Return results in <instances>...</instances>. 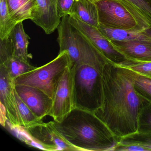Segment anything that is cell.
<instances>
[{
	"instance_id": "1",
	"label": "cell",
	"mask_w": 151,
	"mask_h": 151,
	"mask_svg": "<svg viewBox=\"0 0 151 151\" xmlns=\"http://www.w3.org/2000/svg\"><path fill=\"white\" fill-rule=\"evenodd\" d=\"M148 103L136 92L130 70L111 63L106 64L101 105L93 113L117 139L137 132L139 113Z\"/></svg>"
},
{
	"instance_id": "2",
	"label": "cell",
	"mask_w": 151,
	"mask_h": 151,
	"mask_svg": "<svg viewBox=\"0 0 151 151\" xmlns=\"http://www.w3.org/2000/svg\"><path fill=\"white\" fill-rule=\"evenodd\" d=\"M57 131L78 151H112L119 139L93 112L75 108L61 122Z\"/></svg>"
},
{
	"instance_id": "3",
	"label": "cell",
	"mask_w": 151,
	"mask_h": 151,
	"mask_svg": "<svg viewBox=\"0 0 151 151\" xmlns=\"http://www.w3.org/2000/svg\"><path fill=\"white\" fill-rule=\"evenodd\" d=\"M70 15L64 16L57 29L60 52L66 51L71 68L82 64L105 66L110 63L89 40L70 22Z\"/></svg>"
},
{
	"instance_id": "4",
	"label": "cell",
	"mask_w": 151,
	"mask_h": 151,
	"mask_svg": "<svg viewBox=\"0 0 151 151\" xmlns=\"http://www.w3.org/2000/svg\"><path fill=\"white\" fill-rule=\"evenodd\" d=\"M105 66L85 64L71 68L73 71L75 108L94 113L100 107Z\"/></svg>"
},
{
	"instance_id": "5",
	"label": "cell",
	"mask_w": 151,
	"mask_h": 151,
	"mask_svg": "<svg viewBox=\"0 0 151 151\" xmlns=\"http://www.w3.org/2000/svg\"><path fill=\"white\" fill-rule=\"evenodd\" d=\"M70 64L68 52L63 51L45 65L15 78L14 83L15 85H23L38 88L52 98L59 81Z\"/></svg>"
},
{
	"instance_id": "6",
	"label": "cell",
	"mask_w": 151,
	"mask_h": 151,
	"mask_svg": "<svg viewBox=\"0 0 151 151\" xmlns=\"http://www.w3.org/2000/svg\"><path fill=\"white\" fill-rule=\"evenodd\" d=\"M94 3L98 9L99 24L123 30L145 29L136 17L118 0H99Z\"/></svg>"
},
{
	"instance_id": "7",
	"label": "cell",
	"mask_w": 151,
	"mask_h": 151,
	"mask_svg": "<svg viewBox=\"0 0 151 151\" xmlns=\"http://www.w3.org/2000/svg\"><path fill=\"white\" fill-rule=\"evenodd\" d=\"M22 127L36 144L37 148L47 151H78L59 133L52 121L42 122L27 128Z\"/></svg>"
},
{
	"instance_id": "8",
	"label": "cell",
	"mask_w": 151,
	"mask_h": 151,
	"mask_svg": "<svg viewBox=\"0 0 151 151\" xmlns=\"http://www.w3.org/2000/svg\"><path fill=\"white\" fill-rule=\"evenodd\" d=\"M49 116L54 121L61 122L75 109L73 71L70 64L67 67L56 86Z\"/></svg>"
},
{
	"instance_id": "9",
	"label": "cell",
	"mask_w": 151,
	"mask_h": 151,
	"mask_svg": "<svg viewBox=\"0 0 151 151\" xmlns=\"http://www.w3.org/2000/svg\"><path fill=\"white\" fill-rule=\"evenodd\" d=\"M69 21L110 63L119 65L127 60L124 55L114 47L98 28L85 23L74 16H70Z\"/></svg>"
},
{
	"instance_id": "10",
	"label": "cell",
	"mask_w": 151,
	"mask_h": 151,
	"mask_svg": "<svg viewBox=\"0 0 151 151\" xmlns=\"http://www.w3.org/2000/svg\"><path fill=\"white\" fill-rule=\"evenodd\" d=\"M15 90L22 100L39 118L49 116L52 99L38 88L23 85H15Z\"/></svg>"
},
{
	"instance_id": "11",
	"label": "cell",
	"mask_w": 151,
	"mask_h": 151,
	"mask_svg": "<svg viewBox=\"0 0 151 151\" xmlns=\"http://www.w3.org/2000/svg\"><path fill=\"white\" fill-rule=\"evenodd\" d=\"M31 20L42 28L46 34L53 33L61 21L57 10L56 0H35Z\"/></svg>"
},
{
	"instance_id": "12",
	"label": "cell",
	"mask_w": 151,
	"mask_h": 151,
	"mask_svg": "<svg viewBox=\"0 0 151 151\" xmlns=\"http://www.w3.org/2000/svg\"><path fill=\"white\" fill-rule=\"evenodd\" d=\"M15 84L4 66L0 65V102L5 109L6 117L11 128L20 126V119L15 97Z\"/></svg>"
},
{
	"instance_id": "13",
	"label": "cell",
	"mask_w": 151,
	"mask_h": 151,
	"mask_svg": "<svg viewBox=\"0 0 151 151\" xmlns=\"http://www.w3.org/2000/svg\"><path fill=\"white\" fill-rule=\"evenodd\" d=\"M110 41L127 60L151 62V43L137 41Z\"/></svg>"
},
{
	"instance_id": "14",
	"label": "cell",
	"mask_w": 151,
	"mask_h": 151,
	"mask_svg": "<svg viewBox=\"0 0 151 151\" xmlns=\"http://www.w3.org/2000/svg\"><path fill=\"white\" fill-rule=\"evenodd\" d=\"M98 29L109 41H137L151 43V29L142 30L111 29L99 24Z\"/></svg>"
},
{
	"instance_id": "15",
	"label": "cell",
	"mask_w": 151,
	"mask_h": 151,
	"mask_svg": "<svg viewBox=\"0 0 151 151\" xmlns=\"http://www.w3.org/2000/svg\"><path fill=\"white\" fill-rule=\"evenodd\" d=\"M9 38L12 45L14 56L29 62V59L32 58L28 50L30 38L24 31L23 22L17 24Z\"/></svg>"
},
{
	"instance_id": "16",
	"label": "cell",
	"mask_w": 151,
	"mask_h": 151,
	"mask_svg": "<svg viewBox=\"0 0 151 151\" xmlns=\"http://www.w3.org/2000/svg\"><path fill=\"white\" fill-rule=\"evenodd\" d=\"M69 15L96 28L99 24L97 6L90 0H75Z\"/></svg>"
},
{
	"instance_id": "17",
	"label": "cell",
	"mask_w": 151,
	"mask_h": 151,
	"mask_svg": "<svg viewBox=\"0 0 151 151\" xmlns=\"http://www.w3.org/2000/svg\"><path fill=\"white\" fill-rule=\"evenodd\" d=\"M128 9L144 28L151 29V0H118Z\"/></svg>"
},
{
	"instance_id": "18",
	"label": "cell",
	"mask_w": 151,
	"mask_h": 151,
	"mask_svg": "<svg viewBox=\"0 0 151 151\" xmlns=\"http://www.w3.org/2000/svg\"><path fill=\"white\" fill-rule=\"evenodd\" d=\"M9 14L17 24L27 19H31L32 11L35 0H6Z\"/></svg>"
},
{
	"instance_id": "19",
	"label": "cell",
	"mask_w": 151,
	"mask_h": 151,
	"mask_svg": "<svg viewBox=\"0 0 151 151\" xmlns=\"http://www.w3.org/2000/svg\"><path fill=\"white\" fill-rule=\"evenodd\" d=\"M17 106L20 119V126L27 128L43 122V119L37 116L22 100L14 90Z\"/></svg>"
},
{
	"instance_id": "20",
	"label": "cell",
	"mask_w": 151,
	"mask_h": 151,
	"mask_svg": "<svg viewBox=\"0 0 151 151\" xmlns=\"http://www.w3.org/2000/svg\"><path fill=\"white\" fill-rule=\"evenodd\" d=\"M0 65L4 66L8 74L13 80L36 68L31 65L29 62L14 56L10 58L4 64Z\"/></svg>"
},
{
	"instance_id": "21",
	"label": "cell",
	"mask_w": 151,
	"mask_h": 151,
	"mask_svg": "<svg viewBox=\"0 0 151 151\" xmlns=\"http://www.w3.org/2000/svg\"><path fill=\"white\" fill-rule=\"evenodd\" d=\"M16 24L9 14L6 0H0V39L8 37Z\"/></svg>"
},
{
	"instance_id": "22",
	"label": "cell",
	"mask_w": 151,
	"mask_h": 151,
	"mask_svg": "<svg viewBox=\"0 0 151 151\" xmlns=\"http://www.w3.org/2000/svg\"><path fill=\"white\" fill-rule=\"evenodd\" d=\"M117 144L136 146L144 148L145 151H151V136L137 132L121 138Z\"/></svg>"
},
{
	"instance_id": "23",
	"label": "cell",
	"mask_w": 151,
	"mask_h": 151,
	"mask_svg": "<svg viewBox=\"0 0 151 151\" xmlns=\"http://www.w3.org/2000/svg\"><path fill=\"white\" fill-rule=\"evenodd\" d=\"M132 73L133 86L136 92L151 103V79L134 71H132Z\"/></svg>"
},
{
	"instance_id": "24",
	"label": "cell",
	"mask_w": 151,
	"mask_h": 151,
	"mask_svg": "<svg viewBox=\"0 0 151 151\" xmlns=\"http://www.w3.org/2000/svg\"><path fill=\"white\" fill-rule=\"evenodd\" d=\"M137 132L151 136V103L149 102L139 113Z\"/></svg>"
},
{
	"instance_id": "25",
	"label": "cell",
	"mask_w": 151,
	"mask_h": 151,
	"mask_svg": "<svg viewBox=\"0 0 151 151\" xmlns=\"http://www.w3.org/2000/svg\"><path fill=\"white\" fill-rule=\"evenodd\" d=\"M117 65L130 70L151 79V62L138 61L127 60Z\"/></svg>"
},
{
	"instance_id": "26",
	"label": "cell",
	"mask_w": 151,
	"mask_h": 151,
	"mask_svg": "<svg viewBox=\"0 0 151 151\" xmlns=\"http://www.w3.org/2000/svg\"><path fill=\"white\" fill-rule=\"evenodd\" d=\"M13 56V48L9 37L0 39V64H4Z\"/></svg>"
},
{
	"instance_id": "27",
	"label": "cell",
	"mask_w": 151,
	"mask_h": 151,
	"mask_svg": "<svg viewBox=\"0 0 151 151\" xmlns=\"http://www.w3.org/2000/svg\"><path fill=\"white\" fill-rule=\"evenodd\" d=\"M75 0H56L57 10L61 18L69 15Z\"/></svg>"
},
{
	"instance_id": "28",
	"label": "cell",
	"mask_w": 151,
	"mask_h": 151,
	"mask_svg": "<svg viewBox=\"0 0 151 151\" xmlns=\"http://www.w3.org/2000/svg\"><path fill=\"white\" fill-rule=\"evenodd\" d=\"M90 1H93V2H94V1H99V0H90Z\"/></svg>"
}]
</instances>
